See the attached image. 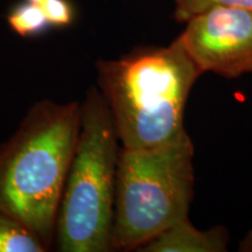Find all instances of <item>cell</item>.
<instances>
[{"instance_id":"cell-1","label":"cell","mask_w":252,"mask_h":252,"mask_svg":"<svg viewBox=\"0 0 252 252\" xmlns=\"http://www.w3.org/2000/svg\"><path fill=\"white\" fill-rule=\"evenodd\" d=\"M81 104L42 99L0 146V210L52 247L81 127Z\"/></svg>"},{"instance_id":"cell-2","label":"cell","mask_w":252,"mask_h":252,"mask_svg":"<svg viewBox=\"0 0 252 252\" xmlns=\"http://www.w3.org/2000/svg\"><path fill=\"white\" fill-rule=\"evenodd\" d=\"M98 89L126 149L167 145L187 130L189 94L201 76L180 37L167 47H145L96 63Z\"/></svg>"},{"instance_id":"cell-3","label":"cell","mask_w":252,"mask_h":252,"mask_svg":"<svg viewBox=\"0 0 252 252\" xmlns=\"http://www.w3.org/2000/svg\"><path fill=\"white\" fill-rule=\"evenodd\" d=\"M81 127L60 202L55 237L62 252L111 250L121 152L111 112L98 88L81 104Z\"/></svg>"},{"instance_id":"cell-4","label":"cell","mask_w":252,"mask_h":252,"mask_svg":"<svg viewBox=\"0 0 252 252\" xmlns=\"http://www.w3.org/2000/svg\"><path fill=\"white\" fill-rule=\"evenodd\" d=\"M194 145L187 131L151 149L121 146L111 250H139L188 219L194 187Z\"/></svg>"},{"instance_id":"cell-5","label":"cell","mask_w":252,"mask_h":252,"mask_svg":"<svg viewBox=\"0 0 252 252\" xmlns=\"http://www.w3.org/2000/svg\"><path fill=\"white\" fill-rule=\"evenodd\" d=\"M186 24L179 37L202 74L236 78L252 71V11L217 6Z\"/></svg>"},{"instance_id":"cell-6","label":"cell","mask_w":252,"mask_h":252,"mask_svg":"<svg viewBox=\"0 0 252 252\" xmlns=\"http://www.w3.org/2000/svg\"><path fill=\"white\" fill-rule=\"evenodd\" d=\"M228 232L224 228L198 230L186 219L141 247L144 252H223L226 250Z\"/></svg>"},{"instance_id":"cell-7","label":"cell","mask_w":252,"mask_h":252,"mask_svg":"<svg viewBox=\"0 0 252 252\" xmlns=\"http://www.w3.org/2000/svg\"><path fill=\"white\" fill-rule=\"evenodd\" d=\"M48 251L32 230L0 210V252H45Z\"/></svg>"},{"instance_id":"cell-8","label":"cell","mask_w":252,"mask_h":252,"mask_svg":"<svg viewBox=\"0 0 252 252\" xmlns=\"http://www.w3.org/2000/svg\"><path fill=\"white\" fill-rule=\"evenodd\" d=\"M7 24L12 32L21 37L41 35L50 27L41 6L27 0L11 8L7 14Z\"/></svg>"},{"instance_id":"cell-9","label":"cell","mask_w":252,"mask_h":252,"mask_svg":"<svg viewBox=\"0 0 252 252\" xmlns=\"http://www.w3.org/2000/svg\"><path fill=\"white\" fill-rule=\"evenodd\" d=\"M217 6L252 11V0H175L174 18L179 23H187L190 18Z\"/></svg>"},{"instance_id":"cell-10","label":"cell","mask_w":252,"mask_h":252,"mask_svg":"<svg viewBox=\"0 0 252 252\" xmlns=\"http://www.w3.org/2000/svg\"><path fill=\"white\" fill-rule=\"evenodd\" d=\"M40 6L53 27H68L76 19V9L70 0H46Z\"/></svg>"},{"instance_id":"cell-11","label":"cell","mask_w":252,"mask_h":252,"mask_svg":"<svg viewBox=\"0 0 252 252\" xmlns=\"http://www.w3.org/2000/svg\"><path fill=\"white\" fill-rule=\"evenodd\" d=\"M27 1L33 2V4H36V5H41V4H42V2H45L46 0H27Z\"/></svg>"}]
</instances>
